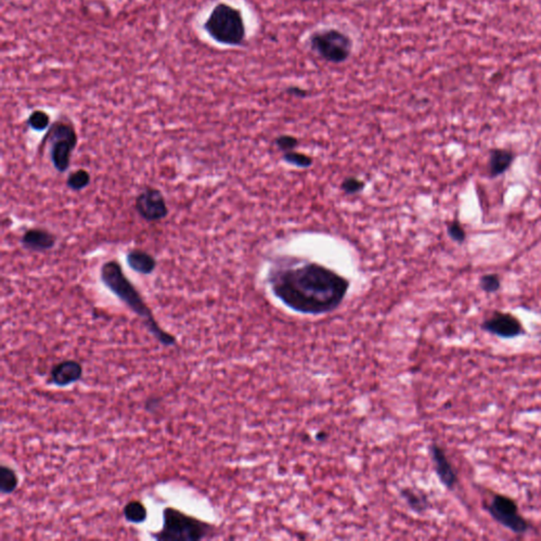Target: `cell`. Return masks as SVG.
<instances>
[{
    "label": "cell",
    "mask_w": 541,
    "mask_h": 541,
    "mask_svg": "<svg viewBox=\"0 0 541 541\" xmlns=\"http://www.w3.org/2000/svg\"><path fill=\"white\" fill-rule=\"evenodd\" d=\"M430 456L434 465L436 476L448 490H452L458 484V474L447 459L445 452L438 444L432 443L429 447Z\"/></svg>",
    "instance_id": "obj_10"
},
{
    "label": "cell",
    "mask_w": 541,
    "mask_h": 541,
    "mask_svg": "<svg viewBox=\"0 0 541 541\" xmlns=\"http://www.w3.org/2000/svg\"><path fill=\"white\" fill-rule=\"evenodd\" d=\"M283 160L287 163V164L293 165L296 168H308L312 166L313 164V159L307 154H301V152H295V150H291V152H285L283 154Z\"/></svg>",
    "instance_id": "obj_20"
},
{
    "label": "cell",
    "mask_w": 541,
    "mask_h": 541,
    "mask_svg": "<svg viewBox=\"0 0 541 541\" xmlns=\"http://www.w3.org/2000/svg\"><path fill=\"white\" fill-rule=\"evenodd\" d=\"M480 287L486 293H495L502 287V281L497 274H486L480 279Z\"/></svg>",
    "instance_id": "obj_22"
},
{
    "label": "cell",
    "mask_w": 541,
    "mask_h": 541,
    "mask_svg": "<svg viewBox=\"0 0 541 541\" xmlns=\"http://www.w3.org/2000/svg\"><path fill=\"white\" fill-rule=\"evenodd\" d=\"M100 281L110 292L114 293L125 305L130 308L134 313L144 321L145 327L164 346H175L177 344L174 335L164 331L154 319L152 310L146 305L138 290L132 281L125 276L120 263L116 260L107 261L100 267Z\"/></svg>",
    "instance_id": "obj_2"
},
{
    "label": "cell",
    "mask_w": 541,
    "mask_h": 541,
    "mask_svg": "<svg viewBox=\"0 0 541 541\" xmlns=\"http://www.w3.org/2000/svg\"><path fill=\"white\" fill-rule=\"evenodd\" d=\"M136 210L146 221H159L168 215V207L164 196L154 187H146L136 197Z\"/></svg>",
    "instance_id": "obj_8"
},
{
    "label": "cell",
    "mask_w": 541,
    "mask_h": 541,
    "mask_svg": "<svg viewBox=\"0 0 541 541\" xmlns=\"http://www.w3.org/2000/svg\"><path fill=\"white\" fill-rule=\"evenodd\" d=\"M211 524L183 514L174 508L163 511V528L152 536L160 541H199L211 536Z\"/></svg>",
    "instance_id": "obj_4"
},
{
    "label": "cell",
    "mask_w": 541,
    "mask_h": 541,
    "mask_svg": "<svg viewBox=\"0 0 541 541\" xmlns=\"http://www.w3.org/2000/svg\"><path fill=\"white\" fill-rule=\"evenodd\" d=\"M203 28L215 42L230 47L242 46L247 36L242 14L224 3L215 6Z\"/></svg>",
    "instance_id": "obj_3"
},
{
    "label": "cell",
    "mask_w": 541,
    "mask_h": 541,
    "mask_svg": "<svg viewBox=\"0 0 541 541\" xmlns=\"http://www.w3.org/2000/svg\"><path fill=\"white\" fill-rule=\"evenodd\" d=\"M366 184L361 179L355 177H348L342 183V190L346 195L353 196V195L360 194L365 188Z\"/></svg>",
    "instance_id": "obj_21"
},
{
    "label": "cell",
    "mask_w": 541,
    "mask_h": 541,
    "mask_svg": "<svg viewBox=\"0 0 541 541\" xmlns=\"http://www.w3.org/2000/svg\"><path fill=\"white\" fill-rule=\"evenodd\" d=\"M20 242L24 249L31 252H47L55 245L56 237L44 229H30L23 235Z\"/></svg>",
    "instance_id": "obj_11"
},
{
    "label": "cell",
    "mask_w": 541,
    "mask_h": 541,
    "mask_svg": "<svg viewBox=\"0 0 541 541\" xmlns=\"http://www.w3.org/2000/svg\"><path fill=\"white\" fill-rule=\"evenodd\" d=\"M287 92H289L290 94H292V96H301V98H303V96H305L308 94V92L305 91V90L299 87L289 88Z\"/></svg>",
    "instance_id": "obj_25"
},
{
    "label": "cell",
    "mask_w": 541,
    "mask_h": 541,
    "mask_svg": "<svg viewBox=\"0 0 541 541\" xmlns=\"http://www.w3.org/2000/svg\"><path fill=\"white\" fill-rule=\"evenodd\" d=\"M267 283L285 307L310 315L337 310L350 285L345 277L329 267L311 261L292 260L273 265Z\"/></svg>",
    "instance_id": "obj_1"
},
{
    "label": "cell",
    "mask_w": 541,
    "mask_h": 541,
    "mask_svg": "<svg viewBox=\"0 0 541 541\" xmlns=\"http://www.w3.org/2000/svg\"><path fill=\"white\" fill-rule=\"evenodd\" d=\"M124 516L130 524H140L148 518V511L140 502H130L125 506Z\"/></svg>",
    "instance_id": "obj_15"
},
{
    "label": "cell",
    "mask_w": 541,
    "mask_h": 541,
    "mask_svg": "<svg viewBox=\"0 0 541 541\" xmlns=\"http://www.w3.org/2000/svg\"></svg>",
    "instance_id": "obj_26"
},
{
    "label": "cell",
    "mask_w": 541,
    "mask_h": 541,
    "mask_svg": "<svg viewBox=\"0 0 541 541\" xmlns=\"http://www.w3.org/2000/svg\"><path fill=\"white\" fill-rule=\"evenodd\" d=\"M126 263L134 272L142 275H150L157 267L154 256L142 249H132L126 256Z\"/></svg>",
    "instance_id": "obj_13"
},
{
    "label": "cell",
    "mask_w": 541,
    "mask_h": 541,
    "mask_svg": "<svg viewBox=\"0 0 541 541\" xmlns=\"http://www.w3.org/2000/svg\"><path fill=\"white\" fill-rule=\"evenodd\" d=\"M403 496L408 506L416 512H424L427 510L428 506H429L427 498L424 495L417 494L412 490H406V492H403Z\"/></svg>",
    "instance_id": "obj_19"
},
{
    "label": "cell",
    "mask_w": 541,
    "mask_h": 541,
    "mask_svg": "<svg viewBox=\"0 0 541 541\" xmlns=\"http://www.w3.org/2000/svg\"><path fill=\"white\" fill-rule=\"evenodd\" d=\"M82 377V367L78 362L64 361L54 366L51 371V382L54 385L66 387L76 382L80 381Z\"/></svg>",
    "instance_id": "obj_12"
},
{
    "label": "cell",
    "mask_w": 541,
    "mask_h": 541,
    "mask_svg": "<svg viewBox=\"0 0 541 541\" xmlns=\"http://www.w3.org/2000/svg\"><path fill=\"white\" fill-rule=\"evenodd\" d=\"M275 144L279 150L287 152L294 150L299 146V142L295 136L283 134V136H279L278 138L275 139Z\"/></svg>",
    "instance_id": "obj_23"
},
{
    "label": "cell",
    "mask_w": 541,
    "mask_h": 541,
    "mask_svg": "<svg viewBox=\"0 0 541 541\" xmlns=\"http://www.w3.org/2000/svg\"><path fill=\"white\" fill-rule=\"evenodd\" d=\"M484 331L502 339H515L524 335L522 323L514 315L502 312H495L490 319H486L481 325Z\"/></svg>",
    "instance_id": "obj_9"
},
{
    "label": "cell",
    "mask_w": 541,
    "mask_h": 541,
    "mask_svg": "<svg viewBox=\"0 0 541 541\" xmlns=\"http://www.w3.org/2000/svg\"><path fill=\"white\" fill-rule=\"evenodd\" d=\"M311 49L323 60L332 64H342L352 53L351 38L337 29L319 30L310 37Z\"/></svg>",
    "instance_id": "obj_6"
},
{
    "label": "cell",
    "mask_w": 541,
    "mask_h": 541,
    "mask_svg": "<svg viewBox=\"0 0 541 541\" xmlns=\"http://www.w3.org/2000/svg\"><path fill=\"white\" fill-rule=\"evenodd\" d=\"M447 234L452 240L458 243H463L466 238L465 231H464L459 221H452L447 227Z\"/></svg>",
    "instance_id": "obj_24"
},
{
    "label": "cell",
    "mask_w": 541,
    "mask_h": 541,
    "mask_svg": "<svg viewBox=\"0 0 541 541\" xmlns=\"http://www.w3.org/2000/svg\"><path fill=\"white\" fill-rule=\"evenodd\" d=\"M515 160V154L508 150H493L490 152V162H488V172L490 176H500L510 168Z\"/></svg>",
    "instance_id": "obj_14"
},
{
    "label": "cell",
    "mask_w": 541,
    "mask_h": 541,
    "mask_svg": "<svg viewBox=\"0 0 541 541\" xmlns=\"http://www.w3.org/2000/svg\"><path fill=\"white\" fill-rule=\"evenodd\" d=\"M18 479L16 472L6 465L0 468V492L3 495L12 494L17 488Z\"/></svg>",
    "instance_id": "obj_16"
},
{
    "label": "cell",
    "mask_w": 541,
    "mask_h": 541,
    "mask_svg": "<svg viewBox=\"0 0 541 541\" xmlns=\"http://www.w3.org/2000/svg\"><path fill=\"white\" fill-rule=\"evenodd\" d=\"M27 124L35 132H44L50 126L49 114L43 110H34L28 118Z\"/></svg>",
    "instance_id": "obj_18"
},
{
    "label": "cell",
    "mask_w": 541,
    "mask_h": 541,
    "mask_svg": "<svg viewBox=\"0 0 541 541\" xmlns=\"http://www.w3.org/2000/svg\"><path fill=\"white\" fill-rule=\"evenodd\" d=\"M90 181H91V176L87 170H78L71 172L68 177L67 186L70 190L80 192L90 184Z\"/></svg>",
    "instance_id": "obj_17"
},
{
    "label": "cell",
    "mask_w": 541,
    "mask_h": 541,
    "mask_svg": "<svg viewBox=\"0 0 541 541\" xmlns=\"http://www.w3.org/2000/svg\"><path fill=\"white\" fill-rule=\"evenodd\" d=\"M45 142H49L52 164L58 172H67L71 156L78 145V134L73 125L68 121H56L46 134Z\"/></svg>",
    "instance_id": "obj_5"
},
{
    "label": "cell",
    "mask_w": 541,
    "mask_h": 541,
    "mask_svg": "<svg viewBox=\"0 0 541 541\" xmlns=\"http://www.w3.org/2000/svg\"><path fill=\"white\" fill-rule=\"evenodd\" d=\"M488 511L494 520L514 534L524 535L531 529V524L519 514L518 506L510 497L496 495Z\"/></svg>",
    "instance_id": "obj_7"
}]
</instances>
